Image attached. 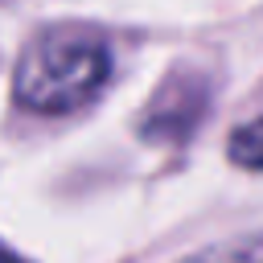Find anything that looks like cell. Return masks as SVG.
I'll use <instances>...</instances> for the list:
<instances>
[{
    "mask_svg": "<svg viewBox=\"0 0 263 263\" xmlns=\"http://www.w3.org/2000/svg\"><path fill=\"white\" fill-rule=\"evenodd\" d=\"M111 78V49L82 29H49L21 53L12 90L37 115H66L90 103Z\"/></svg>",
    "mask_w": 263,
    "mask_h": 263,
    "instance_id": "6da1fadb",
    "label": "cell"
},
{
    "mask_svg": "<svg viewBox=\"0 0 263 263\" xmlns=\"http://www.w3.org/2000/svg\"><path fill=\"white\" fill-rule=\"evenodd\" d=\"M181 263H263V230H251V234H234L226 242H214Z\"/></svg>",
    "mask_w": 263,
    "mask_h": 263,
    "instance_id": "7a4b0ae2",
    "label": "cell"
},
{
    "mask_svg": "<svg viewBox=\"0 0 263 263\" xmlns=\"http://www.w3.org/2000/svg\"><path fill=\"white\" fill-rule=\"evenodd\" d=\"M230 160L263 173V119H251L230 136Z\"/></svg>",
    "mask_w": 263,
    "mask_h": 263,
    "instance_id": "3957f363",
    "label": "cell"
},
{
    "mask_svg": "<svg viewBox=\"0 0 263 263\" xmlns=\"http://www.w3.org/2000/svg\"><path fill=\"white\" fill-rule=\"evenodd\" d=\"M0 263H21V259H16V255H8V251L0 247Z\"/></svg>",
    "mask_w": 263,
    "mask_h": 263,
    "instance_id": "277c9868",
    "label": "cell"
}]
</instances>
